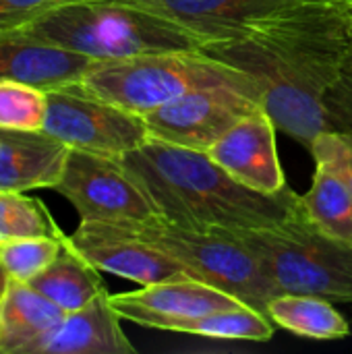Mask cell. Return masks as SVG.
I'll use <instances>...</instances> for the list:
<instances>
[{"instance_id":"1","label":"cell","mask_w":352,"mask_h":354,"mask_svg":"<svg viewBox=\"0 0 352 354\" xmlns=\"http://www.w3.org/2000/svg\"><path fill=\"white\" fill-rule=\"evenodd\" d=\"M203 52L247 73L276 127L311 149L328 131L326 95L351 64L349 0L282 10Z\"/></svg>"},{"instance_id":"2","label":"cell","mask_w":352,"mask_h":354,"mask_svg":"<svg viewBox=\"0 0 352 354\" xmlns=\"http://www.w3.org/2000/svg\"><path fill=\"white\" fill-rule=\"evenodd\" d=\"M120 162L145 189L160 216L183 226L268 228L282 224L299 207L301 195L290 187L278 195L257 193L199 149L149 139Z\"/></svg>"},{"instance_id":"3","label":"cell","mask_w":352,"mask_h":354,"mask_svg":"<svg viewBox=\"0 0 352 354\" xmlns=\"http://www.w3.org/2000/svg\"><path fill=\"white\" fill-rule=\"evenodd\" d=\"M91 60H114L154 52H195L212 39L168 17L120 0H71L10 29Z\"/></svg>"},{"instance_id":"4","label":"cell","mask_w":352,"mask_h":354,"mask_svg":"<svg viewBox=\"0 0 352 354\" xmlns=\"http://www.w3.org/2000/svg\"><path fill=\"white\" fill-rule=\"evenodd\" d=\"M210 85H237L259 95L257 83L247 73L207 56L203 50L93 60L77 83L85 93L141 116L195 87Z\"/></svg>"},{"instance_id":"5","label":"cell","mask_w":352,"mask_h":354,"mask_svg":"<svg viewBox=\"0 0 352 354\" xmlns=\"http://www.w3.org/2000/svg\"><path fill=\"white\" fill-rule=\"evenodd\" d=\"M257 257L274 288L352 303V243L319 230L299 207L278 226L232 230Z\"/></svg>"},{"instance_id":"6","label":"cell","mask_w":352,"mask_h":354,"mask_svg":"<svg viewBox=\"0 0 352 354\" xmlns=\"http://www.w3.org/2000/svg\"><path fill=\"white\" fill-rule=\"evenodd\" d=\"M135 239L176 259L189 276L237 297L266 313L268 303L280 292L263 274L257 257L232 232L220 228H193L162 216L145 222H110Z\"/></svg>"},{"instance_id":"7","label":"cell","mask_w":352,"mask_h":354,"mask_svg":"<svg viewBox=\"0 0 352 354\" xmlns=\"http://www.w3.org/2000/svg\"><path fill=\"white\" fill-rule=\"evenodd\" d=\"M41 131L71 149L110 158H122L149 141V131L141 114L89 95L77 85L48 89V110Z\"/></svg>"},{"instance_id":"8","label":"cell","mask_w":352,"mask_h":354,"mask_svg":"<svg viewBox=\"0 0 352 354\" xmlns=\"http://www.w3.org/2000/svg\"><path fill=\"white\" fill-rule=\"evenodd\" d=\"M81 222H145L160 212L120 158L71 149L56 189Z\"/></svg>"},{"instance_id":"9","label":"cell","mask_w":352,"mask_h":354,"mask_svg":"<svg viewBox=\"0 0 352 354\" xmlns=\"http://www.w3.org/2000/svg\"><path fill=\"white\" fill-rule=\"evenodd\" d=\"M261 108L257 93L237 85L195 87L143 114L149 139L207 151L237 122Z\"/></svg>"},{"instance_id":"10","label":"cell","mask_w":352,"mask_h":354,"mask_svg":"<svg viewBox=\"0 0 352 354\" xmlns=\"http://www.w3.org/2000/svg\"><path fill=\"white\" fill-rule=\"evenodd\" d=\"M68 243L100 272L120 276L139 286L189 276L176 259L135 239L118 224L81 222L68 234Z\"/></svg>"},{"instance_id":"11","label":"cell","mask_w":352,"mask_h":354,"mask_svg":"<svg viewBox=\"0 0 352 354\" xmlns=\"http://www.w3.org/2000/svg\"><path fill=\"white\" fill-rule=\"evenodd\" d=\"M110 301L122 319L164 332H170L180 319L245 305L222 288L193 276L164 280L131 292L110 295Z\"/></svg>"},{"instance_id":"12","label":"cell","mask_w":352,"mask_h":354,"mask_svg":"<svg viewBox=\"0 0 352 354\" xmlns=\"http://www.w3.org/2000/svg\"><path fill=\"white\" fill-rule=\"evenodd\" d=\"M276 129L261 106L237 122L205 153L241 185L263 195H278L288 189V183L278 156Z\"/></svg>"},{"instance_id":"13","label":"cell","mask_w":352,"mask_h":354,"mask_svg":"<svg viewBox=\"0 0 352 354\" xmlns=\"http://www.w3.org/2000/svg\"><path fill=\"white\" fill-rule=\"evenodd\" d=\"M309 151L315 160V172L311 189L301 195V209L326 234L352 243V187L340 133H319Z\"/></svg>"},{"instance_id":"14","label":"cell","mask_w":352,"mask_h":354,"mask_svg":"<svg viewBox=\"0 0 352 354\" xmlns=\"http://www.w3.org/2000/svg\"><path fill=\"white\" fill-rule=\"evenodd\" d=\"M191 27L214 41L241 35L249 25L282 10L324 0H120Z\"/></svg>"},{"instance_id":"15","label":"cell","mask_w":352,"mask_h":354,"mask_svg":"<svg viewBox=\"0 0 352 354\" xmlns=\"http://www.w3.org/2000/svg\"><path fill=\"white\" fill-rule=\"evenodd\" d=\"M120 322L110 292L104 290L85 307L64 313L62 322L33 346L31 354H135L137 348Z\"/></svg>"},{"instance_id":"16","label":"cell","mask_w":352,"mask_h":354,"mask_svg":"<svg viewBox=\"0 0 352 354\" xmlns=\"http://www.w3.org/2000/svg\"><path fill=\"white\" fill-rule=\"evenodd\" d=\"M91 58L37 41L15 31L0 33V81H21L41 89H60L77 85Z\"/></svg>"},{"instance_id":"17","label":"cell","mask_w":352,"mask_h":354,"mask_svg":"<svg viewBox=\"0 0 352 354\" xmlns=\"http://www.w3.org/2000/svg\"><path fill=\"white\" fill-rule=\"evenodd\" d=\"M71 147L46 131L0 129V191L56 189Z\"/></svg>"},{"instance_id":"18","label":"cell","mask_w":352,"mask_h":354,"mask_svg":"<svg viewBox=\"0 0 352 354\" xmlns=\"http://www.w3.org/2000/svg\"><path fill=\"white\" fill-rule=\"evenodd\" d=\"M64 317V311L31 284L8 278L0 299V354H31Z\"/></svg>"},{"instance_id":"19","label":"cell","mask_w":352,"mask_h":354,"mask_svg":"<svg viewBox=\"0 0 352 354\" xmlns=\"http://www.w3.org/2000/svg\"><path fill=\"white\" fill-rule=\"evenodd\" d=\"M29 284L64 313L85 307L106 290L100 270L68 243V234L58 257Z\"/></svg>"},{"instance_id":"20","label":"cell","mask_w":352,"mask_h":354,"mask_svg":"<svg viewBox=\"0 0 352 354\" xmlns=\"http://www.w3.org/2000/svg\"><path fill=\"white\" fill-rule=\"evenodd\" d=\"M266 315L274 326L309 340H342L351 326L332 301L313 295L282 292L268 303Z\"/></svg>"},{"instance_id":"21","label":"cell","mask_w":352,"mask_h":354,"mask_svg":"<svg viewBox=\"0 0 352 354\" xmlns=\"http://www.w3.org/2000/svg\"><path fill=\"white\" fill-rule=\"evenodd\" d=\"M274 328L276 326L266 313L249 305H239L232 309H220L205 315L180 319L172 326L170 332L230 342H270L274 336Z\"/></svg>"},{"instance_id":"22","label":"cell","mask_w":352,"mask_h":354,"mask_svg":"<svg viewBox=\"0 0 352 354\" xmlns=\"http://www.w3.org/2000/svg\"><path fill=\"white\" fill-rule=\"evenodd\" d=\"M64 236H19L0 241V266L10 280L29 284L62 251Z\"/></svg>"},{"instance_id":"23","label":"cell","mask_w":352,"mask_h":354,"mask_svg":"<svg viewBox=\"0 0 352 354\" xmlns=\"http://www.w3.org/2000/svg\"><path fill=\"white\" fill-rule=\"evenodd\" d=\"M19 236H64V232L39 199L0 191V241Z\"/></svg>"},{"instance_id":"24","label":"cell","mask_w":352,"mask_h":354,"mask_svg":"<svg viewBox=\"0 0 352 354\" xmlns=\"http://www.w3.org/2000/svg\"><path fill=\"white\" fill-rule=\"evenodd\" d=\"M48 91L21 81H0V129L41 131Z\"/></svg>"},{"instance_id":"25","label":"cell","mask_w":352,"mask_h":354,"mask_svg":"<svg viewBox=\"0 0 352 354\" xmlns=\"http://www.w3.org/2000/svg\"><path fill=\"white\" fill-rule=\"evenodd\" d=\"M326 120L328 131L352 133V68H346L342 77L326 95Z\"/></svg>"},{"instance_id":"26","label":"cell","mask_w":352,"mask_h":354,"mask_svg":"<svg viewBox=\"0 0 352 354\" xmlns=\"http://www.w3.org/2000/svg\"><path fill=\"white\" fill-rule=\"evenodd\" d=\"M71 0H0V33L17 29L39 12Z\"/></svg>"},{"instance_id":"27","label":"cell","mask_w":352,"mask_h":354,"mask_svg":"<svg viewBox=\"0 0 352 354\" xmlns=\"http://www.w3.org/2000/svg\"><path fill=\"white\" fill-rule=\"evenodd\" d=\"M340 139H342V149H344V166H346V174L352 187V133H340Z\"/></svg>"},{"instance_id":"28","label":"cell","mask_w":352,"mask_h":354,"mask_svg":"<svg viewBox=\"0 0 352 354\" xmlns=\"http://www.w3.org/2000/svg\"><path fill=\"white\" fill-rule=\"evenodd\" d=\"M6 284H8V276H6V272L2 270V266H0V299H2V295H4V290H6Z\"/></svg>"},{"instance_id":"29","label":"cell","mask_w":352,"mask_h":354,"mask_svg":"<svg viewBox=\"0 0 352 354\" xmlns=\"http://www.w3.org/2000/svg\"><path fill=\"white\" fill-rule=\"evenodd\" d=\"M349 21H351V64H349V68H352V0H349Z\"/></svg>"}]
</instances>
